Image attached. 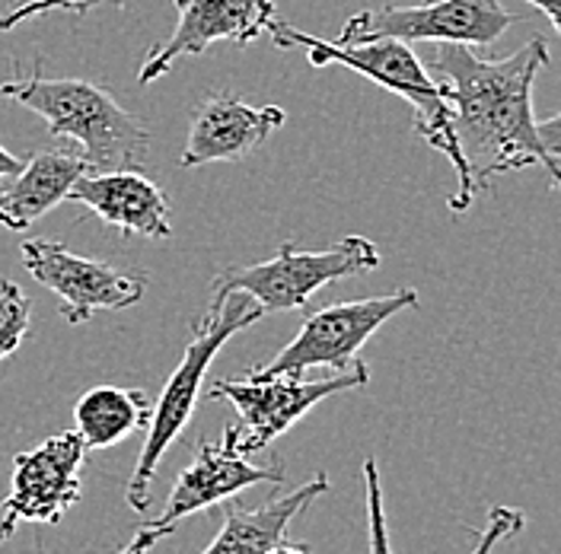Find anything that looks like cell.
<instances>
[{
	"instance_id": "603a6c76",
	"label": "cell",
	"mask_w": 561,
	"mask_h": 554,
	"mask_svg": "<svg viewBox=\"0 0 561 554\" xmlns=\"http://www.w3.org/2000/svg\"><path fill=\"white\" fill-rule=\"evenodd\" d=\"M526 3H533L546 20H549V26L556 30V33H561V3L559 0H526Z\"/></svg>"
},
{
	"instance_id": "484cf974",
	"label": "cell",
	"mask_w": 561,
	"mask_h": 554,
	"mask_svg": "<svg viewBox=\"0 0 561 554\" xmlns=\"http://www.w3.org/2000/svg\"><path fill=\"white\" fill-rule=\"evenodd\" d=\"M265 554H310V552H307V549H297V545H284V542H280V545L268 549Z\"/></svg>"
},
{
	"instance_id": "6da1fadb",
	"label": "cell",
	"mask_w": 561,
	"mask_h": 554,
	"mask_svg": "<svg viewBox=\"0 0 561 554\" xmlns=\"http://www.w3.org/2000/svg\"><path fill=\"white\" fill-rule=\"evenodd\" d=\"M542 68H549V45L539 35L497 61H482L469 45H437L434 70L447 86L454 138L466 166L450 213L462 217L497 175L526 166H542L549 185L559 188V157L542 143L533 115V86Z\"/></svg>"
},
{
	"instance_id": "d4e9b609",
	"label": "cell",
	"mask_w": 561,
	"mask_h": 554,
	"mask_svg": "<svg viewBox=\"0 0 561 554\" xmlns=\"http://www.w3.org/2000/svg\"><path fill=\"white\" fill-rule=\"evenodd\" d=\"M103 0H58V10H68V13H90L96 10ZM122 3V0H118Z\"/></svg>"
},
{
	"instance_id": "d6986e66",
	"label": "cell",
	"mask_w": 561,
	"mask_h": 554,
	"mask_svg": "<svg viewBox=\"0 0 561 554\" xmlns=\"http://www.w3.org/2000/svg\"><path fill=\"white\" fill-rule=\"evenodd\" d=\"M364 494H367V542H370V554H392L389 522H386L383 482H380V469H377L374 459L364 462Z\"/></svg>"
},
{
	"instance_id": "9a60e30c",
	"label": "cell",
	"mask_w": 561,
	"mask_h": 554,
	"mask_svg": "<svg viewBox=\"0 0 561 554\" xmlns=\"http://www.w3.org/2000/svg\"><path fill=\"white\" fill-rule=\"evenodd\" d=\"M329 494V475H316L290 494H278L262 507H245L237 497L224 500V526L202 554H265L284 542L290 522L297 520L313 500Z\"/></svg>"
},
{
	"instance_id": "5bb4252c",
	"label": "cell",
	"mask_w": 561,
	"mask_h": 554,
	"mask_svg": "<svg viewBox=\"0 0 561 554\" xmlns=\"http://www.w3.org/2000/svg\"><path fill=\"white\" fill-rule=\"evenodd\" d=\"M68 201L90 208L100 220L118 227L125 236L144 240H170V201L163 188L138 170H108L87 173L73 182Z\"/></svg>"
},
{
	"instance_id": "7402d4cb",
	"label": "cell",
	"mask_w": 561,
	"mask_h": 554,
	"mask_svg": "<svg viewBox=\"0 0 561 554\" xmlns=\"http://www.w3.org/2000/svg\"><path fill=\"white\" fill-rule=\"evenodd\" d=\"M167 535H173V529H163V526L147 522V526H140L138 532H135L131 545H125L122 552H115V554H147L153 545H157V542H163Z\"/></svg>"
},
{
	"instance_id": "8fae6325",
	"label": "cell",
	"mask_w": 561,
	"mask_h": 554,
	"mask_svg": "<svg viewBox=\"0 0 561 554\" xmlns=\"http://www.w3.org/2000/svg\"><path fill=\"white\" fill-rule=\"evenodd\" d=\"M179 23L173 35L153 45L138 73L140 86H150L182 58L205 55L214 42L249 45L275 20V0H173Z\"/></svg>"
},
{
	"instance_id": "52a82bcc",
	"label": "cell",
	"mask_w": 561,
	"mask_h": 554,
	"mask_svg": "<svg viewBox=\"0 0 561 554\" xmlns=\"http://www.w3.org/2000/svg\"><path fill=\"white\" fill-rule=\"evenodd\" d=\"M370 382V370L360 360L354 370L335 373L329 380H304V377H245V380H217L208 399H224L237 408L240 424L233 434L249 455L268 450L280 434H287L300 417H307L329 395L364 389Z\"/></svg>"
},
{
	"instance_id": "cb8c5ba5",
	"label": "cell",
	"mask_w": 561,
	"mask_h": 554,
	"mask_svg": "<svg viewBox=\"0 0 561 554\" xmlns=\"http://www.w3.org/2000/svg\"><path fill=\"white\" fill-rule=\"evenodd\" d=\"M23 163H26V160H20L16 153H10V150L0 143V178H10V175H16L20 170H23Z\"/></svg>"
},
{
	"instance_id": "8992f818",
	"label": "cell",
	"mask_w": 561,
	"mask_h": 554,
	"mask_svg": "<svg viewBox=\"0 0 561 554\" xmlns=\"http://www.w3.org/2000/svg\"><path fill=\"white\" fill-rule=\"evenodd\" d=\"M419 307L415 287H399L383 297L332 303L316 310L300 332L280 347L278 354L249 370V377L268 380V377H307V370H335L345 373L360 363V347L374 338L377 328H383L392 315Z\"/></svg>"
},
{
	"instance_id": "7c38bea8",
	"label": "cell",
	"mask_w": 561,
	"mask_h": 554,
	"mask_svg": "<svg viewBox=\"0 0 561 554\" xmlns=\"http://www.w3.org/2000/svg\"><path fill=\"white\" fill-rule=\"evenodd\" d=\"M280 482H284V465L280 462H272V465L252 462V455L240 447L233 427H227L217 443H198L195 459L173 482L163 513L150 522L175 532V526L188 520L192 513L208 510L220 500H230L245 487L280 485Z\"/></svg>"
},
{
	"instance_id": "4fadbf2b",
	"label": "cell",
	"mask_w": 561,
	"mask_h": 554,
	"mask_svg": "<svg viewBox=\"0 0 561 554\" xmlns=\"http://www.w3.org/2000/svg\"><path fill=\"white\" fill-rule=\"evenodd\" d=\"M284 122L287 115L280 105H249L230 90H214L192 112L179 166L195 170L208 163H237L265 147Z\"/></svg>"
},
{
	"instance_id": "44dd1931",
	"label": "cell",
	"mask_w": 561,
	"mask_h": 554,
	"mask_svg": "<svg viewBox=\"0 0 561 554\" xmlns=\"http://www.w3.org/2000/svg\"><path fill=\"white\" fill-rule=\"evenodd\" d=\"M48 10H58V0H30V3H20V7H13L10 13L0 16V33H7V30H13L20 23L33 20L38 13H48Z\"/></svg>"
},
{
	"instance_id": "7a4b0ae2",
	"label": "cell",
	"mask_w": 561,
	"mask_h": 554,
	"mask_svg": "<svg viewBox=\"0 0 561 554\" xmlns=\"http://www.w3.org/2000/svg\"><path fill=\"white\" fill-rule=\"evenodd\" d=\"M0 96L35 112L55 138L73 140L90 173L140 170L150 157V128L90 80L45 77L33 65L30 73L16 68L13 80H3Z\"/></svg>"
},
{
	"instance_id": "ffe728a7",
	"label": "cell",
	"mask_w": 561,
	"mask_h": 554,
	"mask_svg": "<svg viewBox=\"0 0 561 554\" xmlns=\"http://www.w3.org/2000/svg\"><path fill=\"white\" fill-rule=\"evenodd\" d=\"M524 526H526L524 510H517V507H504V504L491 507L489 522H485V529H479V532H476V545H472V552L469 554H494V549H497L501 542L514 539Z\"/></svg>"
},
{
	"instance_id": "30bf717a",
	"label": "cell",
	"mask_w": 561,
	"mask_h": 554,
	"mask_svg": "<svg viewBox=\"0 0 561 554\" xmlns=\"http://www.w3.org/2000/svg\"><path fill=\"white\" fill-rule=\"evenodd\" d=\"M87 447L77 430L55 434L35 450L13 455L10 494L0 504V542L23 522H58L83 494Z\"/></svg>"
},
{
	"instance_id": "277c9868",
	"label": "cell",
	"mask_w": 561,
	"mask_h": 554,
	"mask_svg": "<svg viewBox=\"0 0 561 554\" xmlns=\"http://www.w3.org/2000/svg\"><path fill=\"white\" fill-rule=\"evenodd\" d=\"M262 315L265 312L259 310V303L249 293L230 290V293H214L205 315L192 325V338L182 350V360H179L170 382L163 385L157 408L150 412L147 443H144L138 462H135V472H131L128 487H125V500L135 513L150 510V485L157 478L160 459L167 455V450L175 443V437L188 427V420L195 415L210 360L220 354V347L227 345L233 335L252 328Z\"/></svg>"
},
{
	"instance_id": "ba28073f",
	"label": "cell",
	"mask_w": 561,
	"mask_h": 554,
	"mask_svg": "<svg viewBox=\"0 0 561 554\" xmlns=\"http://www.w3.org/2000/svg\"><path fill=\"white\" fill-rule=\"evenodd\" d=\"M517 23L501 0H431L421 7L360 10L342 26V45L396 38V42H450V45H494Z\"/></svg>"
},
{
	"instance_id": "e0dca14e",
	"label": "cell",
	"mask_w": 561,
	"mask_h": 554,
	"mask_svg": "<svg viewBox=\"0 0 561 554\" xmlns=\"http://www.w3.org/2000/svg\"><path fill=\"white\" fill-rule=\"evenodd\" d=\"M150 399L140 389L122 385H93L73 405L77 437L87 450H108L122 437L150 424Z\"/></svg>"
},
{
	"instance_id": "5b68a950",
	"label": "cell",
	"mask_w": 561,
	"mask_h": 554,
	"mask_svg": "<svg viewBox=\"0 0 561 554\" xmlns=\"http://www.w3.org/2000/svg\"><path fill=\"white\" fill-rule=\"evenodd\" d=\"M380 249L367 236H345L322 252H300L284 243L278 255L255 265H227L214 277V293H249L262 312L304 310L316 293L335 280L370 275L380 268Z\"/></svg>"
},
{
	"instance_id": "3957f363",
	"label": "cell",
	"mask_w": 561,
	"mask_h": 554,
	"mask_svg": "<svg viewBox=\"0 0 561 554\" xmlns=\"http://www.w3.org/2000/svg\"><path fill=\"white\" fill-rule=\"evenodd\" d=\"M278 48H304L307 61L313 68H329V65H342L354 70L374 83H380L383 90L396 93L399 100L412 105L415 112V135L427 147H434L437 153H444L454 166L456 182L462 188L466 182V166L459 157V147L454 138V122H450V100H447V86L437 83L419 55L396 38H374V42H357V45H342V42H329L319 35L304 33L290 23H280L278 16L268 23V30ZM456 188V192H459Z\"/></svg>"
},
{
	"instance_id": "ac0fdd59",
	"label": "cell",
	"mask_w": 561,
	"mask_h": 554,
	"mask_svg": "<svg viewBox=\"0 0 561 554\" xmlns=\"http://www.w3.org/2000/svg\"><path fill=\"white\" fill-rule=\"evenodd\" d=\"M33 303L23 293V287L10 277L0 280V360H7L16 347L26 342L30 322H33Z\"/></svg>"
},
{
	"instance_id": "2e32d148",
	"label": "cell",
	"mask_w": 561,
	"mask_h": 554,
	"mask_svg": "<svg viewBox=\"0 0 561 554\" xmlns=\"http://www.w3.org/2000/svg\"><path fill=\"white\" fill-rule=\"evenodd\" d=\"M87 173L77 153L42 150L23 163L7 188H0V227L10 233H26L48 210L68 201L73 182Z\"/></svg>"
},
{
	"instance_id": "9c48e42d",
	"label": "cell",
	"mask_w": 561,
	"mask_h": 554,
	"mask_svg": "<svg viewBox=\"0 0 561 554\" xmlns=\"http://www.w3.org/2000/svg\"><path fill=\"white\" fill-rule=\"evenodd\" d=\"M26 272L58 293L61 315L70 325L90 322L96 312H118L138 307L147 293L150 275L140 268H115L108 262L83 258L58 240H26L20 245Z\"/></svg>"
}]
</instances>
